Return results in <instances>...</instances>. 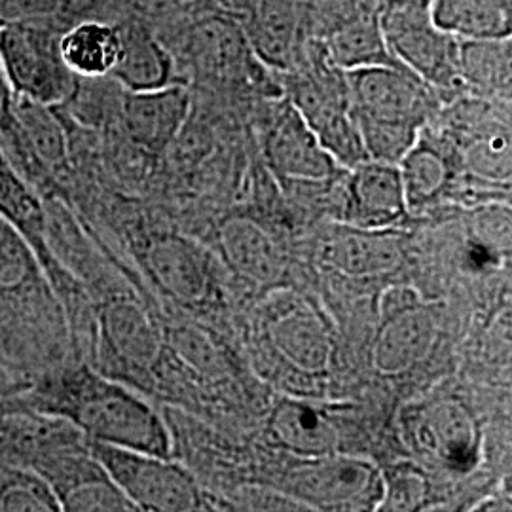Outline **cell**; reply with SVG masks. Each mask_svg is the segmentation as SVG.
Listing matches in <instances>:
<instances>
[{"mask_svg":"<svg viewBox=\"0 0 512 512\" xmlns=\"http://www.w3.org/2000/svg\"><path fill=\"white\" fill-rule=\"evenodd\" d=\"M23 403L71 421L93 442L160 458L173 454V440L164 418L128 387L114 384L86 366L44 378Z\"/></svg>","mask_w":512,"mask_h":512,"instance_id":"cell-1","label":"cell"},{"mask_svg":"<svg viewBox=\"0 0 512 512\" xmlns=\"http://www.w3.org/2000/svg\"><path fill=\"white\" fill-rule=\"evenodd\" d=\"M0 336L8 348L63 349L67 317L61 298L33 251L14 224L0 217Z\"/></svg>","mask_w":512,"mask_h":512,"instance_id":"cell-2","label":"cell"},{"mask_svg":"<svg viewBox=\"0 0 512 512\" xmlns=\"http://www.w3.org/2000/svg\"><path fill=\"white\" fill-rule=\"evenodd\" d=\"M289 80V103L310 126L330 158L346 171L366 162L351 105L348 76L330 63L319 38L311 44L308 61L289 73Z\"/></svg>","mask_w":512,"mask_h":512,"instance_id":"cell-3","label":"cell"},{"mask_svg":"<svg viewBox=\"0 0 512 512\" xmlns=\"http://www.w3.org/2000/svg\"><path fill=\"white\" fill-rule=\"evenodd\" d=\"M59 35L46 25L0 27V61L16 97L55 109L73 97L78 76L61 57Z\"/></svg>","mask_w":512,"mask_h":512,"instance_id":"cell-4","label":"cell"},{"mask_svg":"<svg viewBox=\"0 0 512 512\" xmlns=\"http://www.w3.org/2000/svg\"><path fill=\"white\" fill-rule=\"evenodd\" d=\"M90 450L137 511L203 509V495L198 482L173 459L116 448L93 440H90Z\"/></svg>","mask_w":512,"mask_h":512,"instance_id":"cell-5","label":"cell"},{"mask_svg":"<svg viewBox=\"0 0 512 512\" xmlns=\"http://www.w3.org/2000/svg\"><path fill=\"white\" fill-rule=\"evenodd\" d=\"M384 492L382 469L334 452L304 459L285 478L283 494L311 511H376Z\"/></svg>","mask_w":512,"mask_h":512,"instance_id":"cell-6","label":"cell"},{"mask_svg":"<svg viewBox=\"0 0 512 512\" xmlns=\"http://www.w3.org/2000/svg\"><path fill=\"white\" fill-rule=\"evenodd\" d=\"M380 19L385 44L397 63L433 90L458 88V38L435 25L429 6L385 8Z\"/></svg>","mask_w":512,"mask_h":512,"instance_id":"cell-7","label":"cell"},{"mask_svg":"<svg viewBox=\"0 0 512 512\" xmlns=\"http://www.w3.org/2000/svg\"><path fill=\"white\" fill-rule=\"evenodd\" d=\"M355 118L423 128L429 118L433 90L403 65H376L348 71Z\"/></svg>","mask_w":512,"mask_h":512,"instance_id":"cell-8","label":"cell"},{"mask_svg":"<svg viewBox=\"0 0 512 512\" xmlns=\"http://www.w3.org/2000/svg\"><path fill=\"white\" fill-rule=\"evenodd\" d=\"M440 310L412 289H395L382 298V329L372 348V363L384 374L406 372L435 346Z\"/></svg>","mask_w":512,"mask_h":512,"instance_id":"cell-9","label":"cell"},{"mask_svg":"<svg viewBox=\"0 0 512 512\" xmlns=\"http://www.w3.org/2000/svg\"><path fill=\"white\" fill-rule=\"evenodd\" d=\"M412 446L442 467L469 473L478 463L480 433L463 404L440 401L416 408L408 420Z\"/></svg>","mask_w":512,"mask_h":512,"instance_id":"cell-10","label":"cell"},{"mask_svg":"<svg viewBox=\"0 0 512 512\" xmlns=\"http://www.w3.org/2000/svg\"><path fill=\"white\" fill-rule=\"evenodd\" d=\"M315 38L330 63L346 73L376 65H401L385 44L380 10L368 0H357L325 19Z\"/></svg>","mask_w":512,"mask_h":512,"instance_id":"cell-11","label":"cell"},{"mask_svg":"<svg viewBox=\"0 0 512 512\" xmlns=\"http://www.w3.org/2000/svg\"><path fill=\"white\" fill-rule=\"evenodd\" d=\"M268 336L291 365L304 372L329 368L334 342L323 313L300 296L275 298L268 306Z\"/></svg>","mask_w":512,"mask_h":512,"instance_id":"cell-12","label":"cell"},{"mask_svg":"<svg viewBox=\"0 0 512 512\" xmlns=\"http://www.w3.org/2000/svg\"><path fill=\"white\" fill-rule=\"evenodd\" d=\"M264 154L275 175L291 183H327L342 169L291 103L268 129Z\"/></svg>","mask_w":512,"mask_h":512,"instance_id":"cell-13","label":"cell"},{"mask_svg":"<svg viewBox=\"0 0 512 512\" xmlns=\"http://www.w3.org/2000/svg\"><path fill=\"white\" fill-rule=\"evenodd\" d=\"M190 112V93L184 84L150 92H126L120 101V120L129 141L148 154H162L177 141Z\"/></svg>","mask_w":512,"mask_h":512,"instance_id":"cell-14","label":"cell"},{"mask_svg":"<svg viewBox=\"0 0 512 512\" xmlns=\"http://www.w3.org/2000/svg\"><path fill=\"white\" fill-rule=\"evenodd\" d=\"M399 165L366 160L351 169L344 217L351 228L387 230L406 217Z\"/></svg>","mask_w":512,"mask_h":512,"instance_id":"cell-15","label":"cell"},{"mask_svg":"<svg viewBox=\"0 0 512 512\" xmlns=\"http://www.w3.org/2000/svg\"><path fill=\"white\" fill-rule=\"evenodd\" d=\"M122 52L110 78L126 92H150L171 84H183L177 61L162 37L139 19L118 23Z\"/></svg>","mask_w":512,"mask_h":512,"instance_id":"cell-16","label":"cell"},{"mask_svg":"<svg viewBox=\"0 0 512 512\" xmlns=\"http://www.w3.org/2000/svg\"><path fill=\"white\" fill-rule=\"evenodd\" d=\"M99 334L103 351L128 370H148L160 353L154 323L135 302L114 300L101 313Z\"/></svg>","mask_w":512,"mask_h":512,"instance_id":"cell-17","label":"cell"},{"mask_svg":"<svg viewBox=\"0 0 512 512\" xmlns=\"http://www.w3.org/2000/svg\"><path fill=\"white\" fill-rule=\"evenodd\" d=\"M385 232L349 228L323 245V262L349 277L389 274L403 264L404 251L401 239Z\"/></svg>","mask_w":512,"mask_h":512,"instance_id":"cell-18","label":"cell"},{"mask_svg":"<svg viewBox=\"0 0 512 512\" xmlns=\"http://www.w3.org/2000/svg\"><path fill=\"white\" fill-rule=\"evenodd\" d=\"M148 270L160 289L183 304H196L207 293V266L200 249L181 236L152 239L145 253Z\"/></svg>","mask_w":512,"mask_h":512,"instance_id":"cell-19","label":"cell"},{"mask_svg":"<svg viewBox=\"0 0 512 512\" xmlns=\"http://www.w3.org/2000/svg\"><path fill=\"white\" fill-rule=\"evenodd\" d=\"M270 431L279 446L302 459L338 452L340 435L329 412L321 406L287 399L275 406Z\"/></svg>","mask_w":512,"mask_h":512,"instance_id":"cell-20","label":"cell"},{"mask_svg":"<svg viewBox=\"0 0 512 512\" xmlns=\"http://www.w3.org/2000/svg\"><path fill=\"white\" fill-rule=\"evenodd\" d=\"M59 52L78 78H105L116 67L122 38L118 23L80 21L59 35Z\"/></svg>","mask_w":512,"mask_h":512,"instance_id":"cell-21","label":"cell"},{"mask_svg":"<svg viewBox=\"0 0 512 512\" xmlns=\"http://www.w3.org/2000/svg\"><path fill=\"white\" fill-rule=\"evenodd\" d=\"M429 14L458 40L512 38V0H431Z\"/></svg>","mask_w":512,"mask_h":512,"instance_id":"cell-22","label":"cell"},{"mask_svg":"<svg viewBox=\"0 0 512 512\" xmlns=\"http://www.w3.org/2000/svg\"><path fill=\"white\" fill-rule=\"evenodd\" d=\"M220 245L228 262L253 281L272 283L283 274L285 262L274 239L253 220H228L220 228Z\"/></svg>","mask_w":512,"mask_h":512,"instance_id":"cell-23","label":"cell"},{"mask_svg":"<svg viewBox=\"0 0 512 512\" xmlns=\"http://www.w3.org/2000/svg\"><path fill=\"white\" fill-rule=\"evenodd\" d=\"M511 38L458 40L461 84H507L511 78Z\"/></svg>","mask_w":512,"mask_h":512,"instance_id":"cell-24","label":"cell"},{"mask_svg":"<svg viewBox=\"0 0 512 512\" xmlns=\"http://www.w3.org/2000/svg\"><path fill=\"white\" fill-rule=\"evenodd\" d=\"M54 490L42 476L0 463V512H59Z\"/></svg>","mask_w":512,"mask_h":512,"instance_id":"cell-25","label":"cell"},{"mask_svg":"<svg viewBox=\"0 0 512 512\" xmlns=\"http://www.w3.org/2000/svg\"><path fill=\"white\" fill-rule=\"evenodd\" d=\"M399 171L408 207L435 198L448 179V165L444 156L421 141L401 160Z\"/></svg>","mask_w":512,"mask_h":512,"instance_id":"cell-26","label":"cell"},{"mask_svg":"<svg viewBox=\"0 0 512 512\" xmlns=\"http://www.w3.org/2000/svg\"><path fill=\"white\" fill-rule=\"evenodd\" d=\"M61 511L67 512H137L126 494L101 469L80 480L57 497Z\"/></svg>","mask_w":512,"mask_h":512,"instance_id":"cell-27","label":"cell"},{"mask_svg":"<svg viewBox=\"0 0 512 512\" xmlns=\"http://www.w3.org/2000/svg\"><path fill=\"white\" fill-rule=\"evenodd\" d=\"M80 23L76 0H0V27L46 25L59 33Z\"/></svg>","mask_w":512,"mask_h":512,"instance_id":"cell-28","label":"cell"},{"mask_svg":"<svg viewBox=\"0 0 512 512\" xmlns=\"http://www.w3.org/2000/svg\"><path fill=\"white\" fill-rule=\"evenodd\" d=\"M365 147L366 158L372 162L399 165L404 156L420 141V128L404 124H387L376 120L355 118Z\"/></svg>","mask_w":512,"mask_h":512,"instance_id":"cell-29","label":"cell"},{"mask_svg":"<svg viewBox=\"0 0 512 512\" xmlns=\"http://www.w3.org/2000/svg\"><path fill=\"white\" fill-rule=\"evenodd\" d=\"M171 346L186 365L192 366L200 374L220 376L226 372V365L219 348L202 330L192 329V327L173 330Z\"/></svg>","mask_w":512,"mask_h":512,"instance_id":"cell-30","label":"cell"},{"mask_svg":"<svg viewBox=\"0 0 512 512\" xmlns=\"http://www.w3.org/2000/svg\"><path fill=\"white\" fill-rule=\"evenodd\" d=\"M384 480V492L376 511H418L425 495L427 484L425 478L404 467H393L382 471Z\"/></svg>","mask_w":512,"mask_h":512,"instance_id":"cell-31","label":"cell"},{"mask_svg":"<svg viewBox=\"0 0 512 512\" xmlns=\"http://www.w3.org/2000/svg\"><path fill=\"white\" fill-rule=\"evenodd\" d=\"M18 406L19 399H10V401L0 399V463L2 465H6V458H8L12 423H14Z\"/></svg>","mask_w":512,"mask_h":512,"instance_id":"cell-32","label":"cell"},{"mask_svg":"<svg viewBox=\"0 0 512 512\" xmlns=\"http://www.w3.org/2000/svg\"><path fill=\"white\" fill-rule=\"evenodd\" d=\"M12 103H14V93L10 90V84L6 80L2 61H0V133L8 128L12 120Z\"/></svg>","mask_w":512,"mask_h":512,"instance_id":"cell-33","label":"cell"},{"mask_svg":"<svg viewBox=\"0 0 512 512\" xmlns=\"http://www.w3.org/2000/svg\"><path fill=\"white\" fill-rule=\"evenodd\" d=\"M380 12L385 8H399V6H429L431 0H368Z\"/></svg>","mask_w":512,"mask_h":512,"instance_id":"cell-34","label":"cell"},{"mask_svg":"<svg viewBox=\"0 0 512 512\" xmlns=\"http://www.w3.org/2000/svg\"><path fill=\"white\" fill-rule=\"evenodd\" d=\"M311 6L315 8V10H321V12H325V10H338V8H344V6H349V4H353L355 0H308Z\"/></svg>","mask_w":512,"mask_h":512,"instance_id":"cell-35","label":"cell"},{"mask_svg":"<svg viewBox=\"0 0 512 512\" xmlns=\"http://www.w3.org/2000/svg\"><path fill=\"white\" fill-rule=\"evenodd\" d=\"M148 4L156 6V8H173V6H184L196 0H147Z\"/></svg>","mask_w":512,"mask_h":512,"instance_id":"cell-36","label":"cell"}]
</instances>
